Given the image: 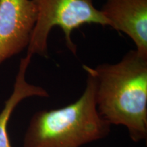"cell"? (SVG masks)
<instances>
[{
	"label": "cell",
	"instance_id": "obj_2",
	"mask_svg": "<svg viewBox=\"0 0 147 147\" xmlns=\"http://www.w3.org/2000/svg\"><path fill=\"white\" fill-rule=\"evenodd\" d=\"M87 74L85 89L76 102L57 109L40 110L33 115L23 147H80L109 134L111 125L97 108L95 80Z\"/></svg>",
	"mask_w": 147,
	"mask_h": 147
},
{
	"label": "cell",
	"instance_id": "obj_1",
	"mask_svg": "<svg viewBox=\"0 0 147 147\" xmlns=\"http://www.w3.org/2000/svg\"><path fill=\"white\" fill-rule=\"evenodd\" d=\"M82 67L95 80L97 108L102 118L125 127L134 142L146 140L147 57L131 50L117 63Z\"/></svg>",
	"mask_w": 147,
	"mask_h": 147
},
{
	"label": "cell",
	"instance_id": "obj_5",
	"mask_svg": "<svg viewBox=\"0 0 147 147\" xmlns=\"http://www.w3.org/2000/svg\"><path fill=\"white\" fill-rule=\"evenodd\" d=\"M100 10L108 26L127 35L147 57V0H106Z\"/></svg>",
	"mask_w": 147,
	"mask_h": 147
},
{
	"label": "cell",
	"instance_id": "obj_3",
	"mask_svg": "<svg viewBox=\"0 0 147 147\" xmlns=\"http://www.w3.org/2000/svg\"><path fill=\"white\" fill-rule=\"evenodd\" d=\"M36 7V20L27 47V54L48 57V38L51 29L59 27L65 35L66 45L74 54L76 45L71 32L84 24L108 26L100 10L92 0H32Z\"/></svg>",
	"mask_w": 147,
	"mask_h": 147
},
{
	"label": "cell",
	"instance_id": "obj_4",
	"mask_svg": "<svg viewBox=\"0 0 147 147\" xmlns=\"http://www.w3.org/2000/svg\"><path fill=\"white\" fill-rule=\"evenodd\" d=\"M36 20L32 0H0V65L27 48Z\"/></svg>",
	"mask_w": 147,
	"mask_h": 147
},
{
	"label": "cell",
	"instance_id": "obj_6",
	"mask_svg": "<svg viewBox=\"0 0 147 147\" xmlns=\"http://www.w3.org/2000/svg\"><path fill=\"white\" fill-rule=\"evenodd\" d=\"M32 55H26L20 61L12 94L5 101L4 107L0 113V147H12L9 139L8 122L14 109L21 101L28 97H48V92L39 86L29 83L26 80V72L31 63Z\"/></svg>",
	"mask_w": 147,
	"mask_h": 147
}]
</instances>
